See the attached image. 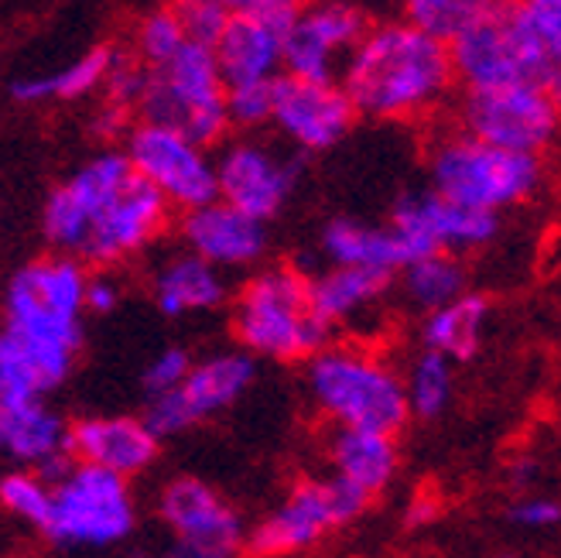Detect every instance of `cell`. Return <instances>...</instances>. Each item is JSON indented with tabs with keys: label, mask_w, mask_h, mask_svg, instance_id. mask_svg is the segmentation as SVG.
Returning <instances> with one entry per match:
<instances>
[{
	"label": "cell",
	"mask_w": 561,
	"mask_h": 558,
	"mask_svg": "<svg viewBox=\"0 0 561 558\" xmlns=\"http://www.w3.org/2000/svg\"><path fill=\"white\" fill-rule=\"evenodd\" d=\"M168 209L172 206L130 169L127 155L106 151L48 195L42 230L55 254L114 267L161 237Z\"/></svg>",
	"instance_id": "cell-1"
},
{
	"label": "cell",
	"mask_w": 561,
	"mask_h": 558,
	"mask_svg": "<svg viewBox=\"0 0 561 558\" xmlns=\"http://www.w3.org/2000/svg\"><path fill=\"white\" fill-rule=\"evenodd\" d=\"M356 117L421 121L435 114L456 87L448 42L411 21L370 24L340 72Z\"/></svg>",
	"instance_id": "cell-2"
},
{
	"label": "cell",
	"mask_w": 561,
	"mask_h": 558,
	"mask_svg": "<svg viewBox=\"0 0 561 558\" xmlns=\"http://www.w3.org/2000/svg\"><path fill=\"white\" fill-rule=\"evenodd\" d=\"M87 282V264L66 254H48L24 264L8 282L0 329L35 360L51 387H59L72 374L82 350Z\"/></svg>",
	"instance_id": "cell-3"
},
{
	"label": "cell",
	"mask_w": 561,
	"mask_h": 558,
	"mask_svg": "<svg viewBox=\"0 0 561 558\" xmlns=\"http://www.w3.org/2000/svg\"><path fill=\"white\" fill-rule=\"evenodd\" d=\"M305 387L332 429L398 435L411 418L404 377L390 367V360L359 343H329L319 350L305 367Z\"/></svg>",
	"instance_id": "cell-4"
},
{
	"label": "cell",
	"mask_w": 561,
	"mask_h": 558,
	"mask_svg": "<svg viewBox=\"0 0 561 558\" xmlns=\"http://www.w3.org/2000/svg\"><path fill=\"white\" fill-rule=\"evenodd\" d=\"M332 332L312 309L308 274L288 264L250 274L233 301V337L254 360H312L332 343Z\"/></svg>",
	"instance_id": "cell-5"
},
{
	"label": "cell",
	"mask_w": 561,
	"mask_h": 558,
	"mask_svg": "<svg viewBox=\"0 0 561 558\" xmlns=\"http://www.w3.org/2000/svg\"><path fill=\"white\" fill-rule=\"evenodd\" d=\"M432 192L442 200L483 213H503L527 203L545 182L541 155L493 148L466 130L445 134L428 155Z\"/></svg>",
	"instance_id": "cell-6"
},
{
	"label": "cell",
	"mask_w": 561,
	"mask_h": 558,
	"mask_svg": "<svg viewBox=\"0 0 561 558\" xmlns=\"http://www.w3.org/2000/svg\"><path fill=\"white\" fill-rule=\"evenodd\" d=\"M140 114L148 124L172 127L199 148L216 145L230 127L227 82L219 76L209 45L185 42L179 55L151 69Z\"/></svg>",
	"instance_id": "cell-7"
},
{
	"label": "cell",
	"mask_w": 561,
	"mask_h": 558,
	"mask_svg": "<svg viewBox=\"0 0 561 558\" xmlns=\"http://www.w3.org/2000/svg\"><path fill=\"white\" fill-rule=\"evenodd\" d=\"M137 504L130 483L117 472L72 463L51 483V511L42 532L62 548H110L134 535Z\"/></svg>",
	"instance_id": "cell-8"
},
{
	"label": "cell",
	"mask_w": 561,
	"mask_h": 558,
	"mask_svg": "<svg viewBox=\"0 0 561 558\" xmlns=\"http://www.w3.org/2000/svg\"><path fill=\"white\" fill-rule=\"evenodd\" d=\"M367 504L370 497L343 483L340 477L298 480L274 511H267L250 527L243 548L250 558H291L316 548L335 527L356 521Z\"/></svg>",
	"instance_id": "cell-9"
},
{
	"label": "cell",
	"mask_w": 561,
	"mask_h": 558,
	"mask_svg": "<svg viewBox=\"0 0 561 558\" xmlns=\"http://www.w3.org/2000/svg\"><path fill=\"white\" fill-rule=\"evenodd\" d=\"M459 121L466 134L493 148L541 155L558 134L561 106L541 82H511L493 90H466Z\"/></svg>",
	"instance_id": "cell-10"
},
{
	"label": "cell",
	"mask_w": 561,
	"mask_h": 558,
	"mask_svg": "<svg viewBox=\"0 0 561 558\" xmlns=\"http://www.w3.org/2000/svg\"><path fill=\"white\" fill-rule=\"evenodd\" d=\"M390 237H394L401 261H421L432 254H472L496 240L500 234V216L469 209L459 203L442 200L438 192H408L394 203L387 223Z\"/></svg>",
	"instance_id": "cell-11"
},
{
	"label": "cell",
	"mask_w": 561,
	"mask_h": 558,
	"mask_svg": "<svg viewBox=\"0 0 561 558\" xmlns=\"http://www.w3.org/2000/svg\"><path fill=\"white\" fill-rule=\"evenodd\" d=\"M127 161L168 206L192 213L219 200L216 161L185 134L140 121L127 134Z\"/></svg>",
	"instance_id": "cell-12"
},
{
	"label": "cell",
	"mask_w": 561,
	"mask_h": 558,
	"mask_svg": "<svg viewBox=\"0 0 561 558\" xmlns=\"http://www.w3.org/2000/svg\"><path fill=\"white\" fill-rule=\"evenodd\" d=\"M456 82L466 90H493L511 82H538V59L511 0H496L490 11L469 21L448 42Z\"/></svg>",
	"instance_id": "cell-13"
},
{
	"label": "cell",
	"mask_w": 561,
	"mask_h": 558,
	"mask_svg": "<svg viewBox=\"0 0 561 558\" xmlns=\"http://www.w3.org/2000/svg\"><path fill=\"white\" fill-rule=\"evenodd\" d=\"M254 380H257V360L243 350H222L203 356L192 364L179 390L164 398H151L145 422L158 439L188 432L192 425L206 422V418L233 408Z\"/></svg>",
	"instance_id": "cell-14"
},
{
	"label": "cell",
	"mask_w": 561,
	"mask_h": 558,
	"mask_svg": "<svg viewBox=\"0 0 561 558\" xmlns=\"http://www.w3.org/2000/svg\"><path fill=\"white\" fill-rule=\"evenodd\" d=\"M370 32V21L350 4H308L285 35V76L308 82H335L350 52Z\"/></svg>",
	"instance_id": "cell-15"
},
{
	"label": "cell",
	"mask_w": 561,
	"mask_h": 558,
	"mask_svg": "<svg viewBox=\"0 0 561 558\" xmlns=\"http://www.w3.org/2000/svg\"><path fill=\"white\" fill-rule=\"evenodd\" d=\"M271 124L301 151H329L356 124V106L340 82H308L277 76Z\"/></svg>",
	"instance_id": "cell-16"
},
{
	"label": "cell",
	"mask_w": 561,
	"mask_h": 558,
	"mask_svg": "<svg viewBox=\"0 0 561 558\" xmlns=\"http://www.w3.org/2000/svg\"><path fill=\"white\" fill-rule=\"evenodd\" d=\"M158 514L175 542L199 545L219 555H237L247 542V524L240 511L216 487L195 477H179L161 487Z\"/></svg>",
	"instance_id": "cell-17"
},
{
	"label": "cell",
	"mask_w": 561,
	"mask_h": 558,
	"mask_svg": "<svg viewBox=\"0 0 561 558\" xmlns=\"http://www.w3.org/2000/svg\"><path fill=\"white\" fill-rule=\"evenodd\" d=\"M295 182L298 164L257 141H240L222 151V158L216 161L219 200L261 223L285 209Z\"/></svg>",
	"instance_id": "cell-18"
},
{
	"label": "cell",
	"mask_w": 561,
	"mask_h": 558,
	"mask_svg": "<svg viewBox=\"0 0 561 558\" xmlns=\"http://www.w3.org/2000/svg\"><path fill=\"white\" fill-rule=\"evenodd\" d=\"M158 435L145 418L134 414H90L69 425V453L82 466H96L130 480L158 459Z\"/></svg>",
	"instance_id": "cell-19"
},
{
	"label": "cell",
	"mask_w": 561,
	"mask_h": 558,
	"mask_svg": "<svg viewBox=\"0 0 561 558\" xmlns=\"http://www.w3.org/2000/svg\"><path fill=\"white\" fill-rule=\"evenodd\" d=\"M182 240L188 254L203 258L222 274L233 267H250L264 258L267 250V223L233 209L230 203H209L185 213Z\"/></svg>",
	"instance_id": "cell-20"
},
{
	"label": "cell",
	"mask_w": 561,
	"mask_h": 558,
	"mask_svg": "<svg viewBox=\"0 0 561 558\" xmlns=\"http://www.w3.org/2000/svg\"><path fill=\"white\" fill-rule=\"evenodd\" d=\"M0 453L59 483L76 463L69 453V425L45 401L0 408Z\"/></svg>",
	"instance_id": "cell-21"
},
{
	"label": "cell",
	"mask_w": 561,
	"mask_h": 558,
	"mask_svg": "<svg viewBox=\"0 0 561 558\" xmlns=\"http://www.w3.org/2000/svg\"><path fill=\"white\" fill-rule=\"evenodd\" d=\"M325 456L332 466V477L367 493L370 500L394 483L401 469L398 435L363 432V429H332L325 442Z\"/></svg>",
	"instance_id": "cell-22"
},
{
	"label": "cell",
	"mask_w": 561,
	"mask_h": 558,
	"mask_svg": "<svg viewBox=\"0 0 561 558\" xmlns=\"http://www.w3.org/2000/svg\"><path fill=\"white\" fill-rule=\"evenodd\" d=\"M219 76L227 87H243V82H271L285 69V35L271 32V27L230 18L227 32L213 45Z\"/></svg>",
	"instance_id": "cell-23"
},
{
	"label": "cell",
	"mask_w": 561,
	"mask_h": 558,
	"mask_svg": "<svg viewBox=\"0 0 561 558\" xmlns=\"http://www.w3.org/2000/svg\"><path fill=\"white\" fill-rule=\"evenodd\" d=\"M154 301L168 319H182V316H203L219 309L222 301L230 298L227 274L219 267L206 264L195 254H175L168 258L158 274H154Z\"/></svg>",
	"instance_id": "cell-24"
},
{
	"label": "cell",
	"mask_w": 561,
	"mask_h": 558,
	"mask_svg": "<svg viewBox=\"0 0 561 558\" xmlns=\"http://www.w3.org/2000/svg\"><path fill=\"white\" fill-rule=\"evenodd\" d=\"M390 282V274H377V271H356V267H325L319 274H308V295H312V309L316 316L335 329L356 316H363L377 305Z\"/></svg>",
	"instance_id": "cell-25"
},
{
	"label": "cell",
	"mask_w": 561,
	"mask_h": 558,
	"mask_svg": "<svg viewBox=\"0 0 561 558\" xmlns=\"http://www.w3.org/2000/svg\"><path fill=\"white\" fill-rule=\"evenodd\" d=\"M322 254H325L329 267L377 271V274H390V277L404 267L401 250L387 227H374V223L350 219V216L325 223Z\"/></svg>",
	"instance_id": "cell-26"
},
{
	"label": "cell",
	"mask_w": 561,
	"mask_h": 558,
	"mask_svg": "<svg viewBox=\"0 0 561 558\" xmlns=\"http://www.w3.org/2000/svg\"><path fill=\"white\" fill-rule=\"evenodd\" d=\"M486 319L490 298L480 292H466L453 305L425 316V322H421V343H425V350L453 360V364H466V360L480 353Z\"/></svg>",
	"instance_id": "cell-27"
},
{
	"label": "cell",
	"mask_w": 561,
	"mask_h": 558,
	"mask_svg": "<svg viewBox=\"0 0 561 558\" xmlns=\"http://www.w3.org/2000/svg\"><path fill=\"white\" fill-rule=\"evenodd\" d=\"M117 59V48L100 45L93 52H87L82 59H76L72 66H66L62 72L51 76H32V79H18L11 82V96L18 103H45V100H79L93 93L96 87H103L110 66Z\"/></svg>",
	"instance_id": "cell-28"
},
{
	"label": "cell",
	"mask_w": 561,
	"mask_h": 558,
	"mask_svg": "<svg viewBox=\"0 0 561 558\" xmlns=\"http://www.w3.org/2000/svg\"><path fill=\"white\" fill-rule=\"evenodd\" d=\"M511 4L535 48L538 82L561 106V0H511Z\"/></svg>",
	"instance_id": "cell-29"
},
{
	"label": "cell",
	"mask_w": 561,
	"mask_h": 558,
	"mask_svg": "<svg viewBox=\"0 0 561 558\" xmlns=\"http://www.w3.org/2000/svg\"><path fill=\"white\" fill-rule=\"evenodd\" d=\"M401 288L421 312H438L466 295V267L456 254H432L401 267Z\"/></svg>",
	"instance_id": "cell-30"
},
{
	"label": "cell",
	"mask_w": 561,
	"mask_h": 558,
	"mask_svg": "<svg viewBox=\"0 0 561 558\" xmlns=\"http://www.w3.org/2000/svg\"><path fill=\"white\" fill-rule=\"evenodd\" d=\"M456 364L445 360L432 350H421L411 360V371L404 377V395H408V408L414 418H438L448 401H453V387H456Z\"/></svg>",
	"instance_id": "cell-31"
},
{
	"label": "cell",
	"mask_w": 561,
	"mask_h": 558,
	"mask_svg": "<svg viewBox=\"0 0 561 558\" xmlns=\"http://www.w3.org/2000/svg\"><path fill=\"white\" fill-rule=\"evenodd\" d=\"M404 21L442 42H453L469 21L490 11L496 0H401Z\"/></svg>",
	"instance_id": "cell-32"
},
{
	"label": "cell",
	"mask_w": 561,
	"mask_h": 558,
	"mask_svg": "<svg viewBox=\"0 0 561 558\" xmlns=\"http://www.w3.org/2000/svg\"><path fill=\"white\" fill-rule=\"evenodd\" d=\"M0 508L24 524L45 527L51 511V483L35 469H14L0 477Z\"/></svg>",
	"instance_id": "cell-33"
},
{
	"label": "cell",
	"mask_w": 561,
	"mask_h": 558,
	"mask_svg": "<svg viewBox=\"0 0 561 558\" xmlns=\"http://www.w3.org/2000/svg\"><path fill=\"white\" fill-rule=\"evenodd\" d=\"M185 42H188L185 27H182V21L175 18L172 8H161V11L148 14L145 21H140V27H137V55L148 62V69L164 66L168 59H172V55L182 52Z\"/></svg>",
	"instance_id": "cell-34"
},
{
	"label": "cell",
	"mask_w": 561,
	"mask_h": 558,
	"mask_svg": "<svg viewBox=\"0 0 561 558\" xmlns=\"http://www.w3.org/2000/svg\"><path fill=\"white\" fill-rule=\"evenodd\" d=\"M172 11L185 27V38L209 48L219 42V35L230 24V11L222 8V0H175Z\"/></svg>",
	"instance_id": "cell-35"
},
{
	"label": "cell",
	"mask_w": 561,
	"mask_h": 558,
	"mask_svg": "<svg viewBox=\"0 0 561 558\" xmlns=\"http://www.w3.org/2000/svg\"><path fill=\"white\" fill-rule=\"evenodd\" d=\"M148 79H151V69L140 66L130 55L117 52L114 66H110V76H106V103L117 106V110H130L137 106L140 110V100H145V90H148Z\"/></svg>",
	"instance_id": "cell-36"
},
{
	"label": "cell",
	"mask_w": 561,
	"mask_h": 558,
	"mask_svg": "<svg viewBox=\"0 0 561 558\" xmlns=\"http://www.w3.org/2000/svg\"><path fill=\"white\" fill-rule=\"evenodd\" d=\"M227 114L237 127H261L274 114V79L227 87Z\"/></svg>",
	"instance_id": "cell-37"
},
{
	"label": "cell",
	"mask_w": 561,
	"mask_h": 558,
	"mask_svg": "<svg viewBox=\"0 0 561 558\" xmlns=\"http://www.w3.org/2000/svg\"><path fill=\"white\" fill-rule=\"evenodd\" d=\"M222 8L230 11V18L257 21L277 35H288L291 24L308 8V0H222Z\"/></svg>",
	"instance_id": "cell-38"
},
{
	"label": "cell",
	"mask_w": 561,
	"mask_h": 558,
	"mask_svg": "<svg viewBox=\"0 0 561 558\" xmlns=\"http://www.w3.org/2000/svg\"><path fill=\"white\" fill-rule=\"evenodd\" d=\"M192 364H195V360L182 346H168L158 356H151L148 367H145V377H140V384H145V390H148V398H164V395H172V390H179L182 380L188 377Z\"/></svg>",
	"instance_id": "cell-39"
},
{
	"label": "cell",
	"mask_w": 561,
	"mask_h": 558,
	"mask_svg": "<svg viewBox=\"0 0 561 558\" xmlns=\"http://www.w3.org/2000/svg\"><path fill=\"white\" fill-rule=\"evenodd\" d=\"M507 517H511V524L524 527V532H551V527L561 524V500L545 497V493H530V497H520L517 504H511Z\"/></svg>",
	"instance_id": "cell-40"
},
{
	"label": "cell",
	"mask_w": 561,
	"mask_h": 558,
	"mask_svg": "<svg viewBox=\"0 0 561 558\" xmlns=\"http://www.w3.org/2000/svg\"><path fill=\"white\" fill-rule=\"evenodd\" d=\"M117 301H121V288H117L114 277H106V274L90 277L87 282V312L106 316V312L117 309Z\"/></svg>",
	"instance_id": "cell-41"
},
{
	"label": "cell",
	"mask_w": 561,
	"mask_h": 558,
	"mask_svg": "<svg viewBox=\"0 0 561 558\" xmlns=\"http://www.w3.org/2000/svg\"><path fill=\"white\" fill-rule=\"evenodd\" d=\"M127 127V110H117V106H103L100 114H96V121H93V130L100 134V137H114V134H121Z\"/></svg>",
	"instance_id": "cell-42"
},
{
	"label": "cell",
	"mask_w": 561,
	"mask_h": 558,
	"mask_svg": "<svg viewBox=\"0 0 561 558\" xmlns=\"http://www.w3.org/2000/svg\"><path fill=\"white\" fill-rule=\"evenodd\" d=\"M158 558H230V555H219V551H209V548H199V545L175 542L172 548H164Z\"/></svg>",
	"instance_id": "cell-43"
},
{
	"label": "cell",
	"mask_w": 561,
	"mask_h": 558,
	"mask_svg": "<svg viewBox=\"0 0 561 558\" xmlns=\"http://www.w3.org/2000/svg\"><path fill=\"white\" fill-rule=\"evenodd\" d=\"M503 558H514V555H503Z\"/></svg>",
	"instance_id": "cell-44"
}]
</instances>
